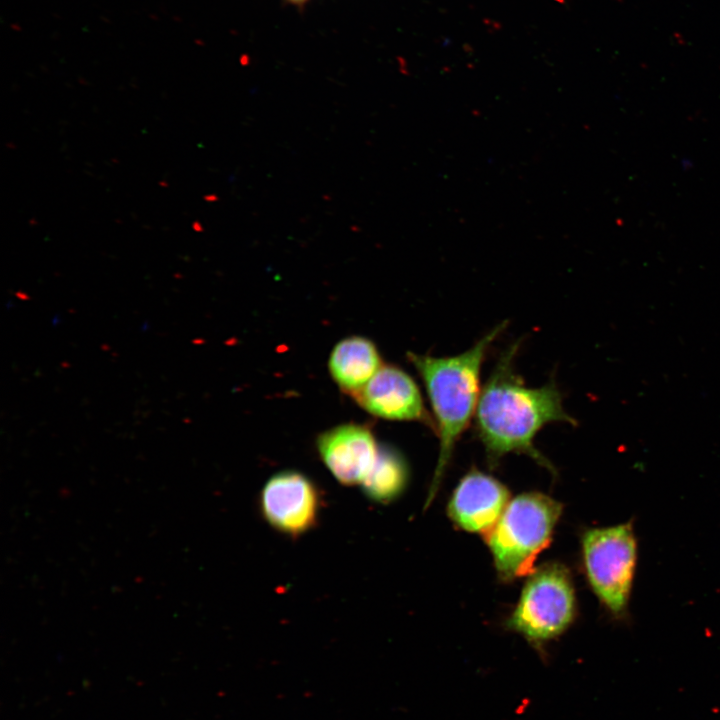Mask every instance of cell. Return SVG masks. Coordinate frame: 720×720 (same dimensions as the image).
Segmentation results:
<instances>
[{
	"label": "cell",
	"mask_w": 720,
	"mask_h": 720,
	"mask_svg": "<svg viewBox=\"0 0 720 720\" xmlns=\"http://www.w3.org/2000/svg\"><path fill=\"white\" fill-rule=\"evenodd\" d=\"M382 365L376 345L363 336L343 338L333 347L328 359L332 379L351 396L363 388Z\"/></svg>",
	"instance_id": "30bf717a"
},
{
	"label": "cell",
	"mask_w": 720,
	"mask_h": 720,
	"mask_svg": "<svg viewBox=\"0 0 720 720\" xmlns=\"http://www.w3.org/2000/svg\"><path fill=\"white\" fill-rule=\"evenodd\" d=\"M409 480V468L405 457L391 445L381 444L376 461L365 480L362 492L377 504H389L405 491Z\"/></svg>",
	"instance_id": "8fae6325"
},
{
	"label": "cell",
	"mask_w": 720,
	"mask_h": 720,
	"mask_svg": "<svg viewBox=\"0 0 720 720\" xmlns=\"http://www.w3.org/2000/svg\"><path fill=\"white\" fill-rule=\"evenodd\" d=\"M508 503L509 492L501 482L471 470L456 486L448 503V515L459 528L486 535Z\"/></svg>",
	"instance_id": "9c48e42d"
},
{
	"label": "cell",
	"mask_w": 720,
	"mask_h": 720,
	"mask_svg": "<svg viewBox=\"0 0 720 720\" xmlns=\"http://www.w3.org/2000/svg\"><path fill=\"white\" fill-rule=\"evenodd\" d=\"M588 583L615 617L628 607L637 562V540L631 522L587 529L581 539Z\"/></svg>",
	"instance_id": "277c9868"
},
{
	"label": "cell",
	"mask_w": 720,
	"mask_h": 720,
	"mask_svg": "<svg viewBox=\"0 0 720 720\" xmlns=\"http://www.w3.org/2000/svg\"><path fill=\"white\" fill-rule=\"evenodd\" d=\"M322 504L317 484L306 474L290 469L273 474L258 497L264 521L275 531L292 538L317 526Z\"/></svg>",
	"instance_id": "8992f818"
},
{
	"label": "cell",
	"mask_w": 720,
	"mask_h": 720,
	"mask_svg": "<svg viewBox=\"0 0 720 720\" xmlns=\"http://www.w3.org/2000/svg\"><path fill=\"white\" fill-rule=\"evenodd\" d=\"M503 321L468 350L453 356L436 357L408 352L420 375L431 404L439 455L425 506L433 501L457 441L470 424L480 396V374L486 353L505 330Z\"/></svg>",
	"instance_id": "7a4b0ae2"
},
{
	"label": "cell",
	"mask_w": 720,
	"mask_h": 720,
	"mask_svg": "<svg viewBox=\"0 0 720 720\" xmlns=\"http://www.w3.org/2000/svg\"><path fill=\"white\" fill-rule=\"evenodd\" d=\"M291 1H294V2H301V1H303V0H291Z\"/></svg>",
	"instance_id": "9a60e30c"
},
{
	"label": "cell",
	"mask_w": 720,
	"mask_h": 720,
	"mask_svg": "<svg viewBox=\"0 0 720 720\" xmlns=\"http://www.w3.org/2000/svg\"><path fill=\"white\" fill-rule=\"evenodd\" d=\"M316 449L321 461L344 486L362 484L379 450L371 428L361 423H343L320 433Z\"/></svg>",
	"instance_id": "ba28073f"
},
{
	"label": "cell",
	"mask_w": 720,
	"mask_h": 720,
	"mask_svg": "<svg viewBox=\"0 0 720 720\" xmlns=\"http://www.w3.org/2000/svg\"><path fill=\"white\" fill-rule=\"evenodd\" d=\"M204 199H205V201L212 202V201H216V200H217V196L212 195V194H208V195L204 196Z\"/></svg>",
	"instance_id": "4fadbf2b"
},
{
	"label": "cell",
	"mask_w": 720,
	"mask_h": 720,
	"mask_svg": "<svg viewBox=\"0 0 720 720\" xmlns=\"http://www.w3.org/2000/svg\"><path fill=\"white\" fill-rule=\"evenodd\" d=\"M369 414L386 420L417 421L435 432L434 420L425 408L419 387L403 369L384 364L353 396Z\"/></svg>",
	"instance_id": "52a82bcc"
},
{
	"label": "cell",
	"mask_w": 720,
	"mask_h": 720,
	"mask_svg": "<svg viewBox=\"0 0 720 720\" xmlns=\"http://www.w3.org/2000/svg\"><path fill=\"white\" fill-rule=\"evenodd\" d=\"M561 513L559 502L537 492L521 494L508 503L486 534L502 580L511 581L534 572V563L549 545Z\"/></svg>",
	"instance_id": "3957f363"
},
{
	"label": "cell",
	"mask_w": 720,
	"mask_h": 720,
	"mask_svg": "<svg viewBox=\"0 0 720 720\" xmlns=\"http://www.w3.org/2000/svg\"><path fill=\"white\" fill-rule=\"evenodd\" d=\"M192 228H193V230H195L196 232H202V231H203L202 224H201L200 222H198V221H195V222L192 223Z\"/></svg>",
	"instance_id": "7c38bea8"
},
{
	"label": "cell",
	"mask_w": 720,
	"mask_h": 720,
	"mask_svg": "<svg viewBox=\"0 0 720 720\" xmlns=\"http://www.w3.org/2000/svg\"><path fill=\"white\" fill-rule=\"evenodd\" d=\"M159 185H160V186H163V187H168V184L165 183V182H159Z\"/></svg>",
	"instance_id": "5bb4252c"
},
{
	"label": "cell",
	"mask_w": 720,
	"mask_h": 720,
	"mask_svg": "<svg viewBox=\"0 0 720 720\" xmlns=\"http://www.w3.org/2000/svg\"><path fill=\"white\" fill-rule=\"evenodd\" d=\"M519 343L510 345L499 357L483 386L475 426L490 462L508 453H524L539 464L553 466L535 448L536 434L547 424H576L564 409L561 393L553 379L540 387L527 386L515 372Z\"/></svg>",
	"instance_id": "6da1fadb"
},
{
	"label": "cell",
	"mask_w": 720,
	"mask_h": 720,
	"mask_svg": "<svg viewBox=\"0 0 720 720\" xmlns=\"http://www.w3.org/2000/svg\"><path fill=\"white\" fill-rule=\"evenodd\" d=\"M507 627L541 648L573 622L576 599L566 567L550 563L529 575Z\"/></svg>",
	"instance_id": "5b68a950"
}]
</instances>
